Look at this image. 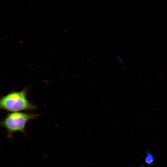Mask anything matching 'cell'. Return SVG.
<instances>
[{"instance_id": "cell-2", "label": "cell", "mask_w": 167, "mask_h": 167, "mask_svg": "<svg viewBox=\"0 0 167 167\" xmlns=\"http://www.w3.org/2000/svg\"><path fill=\"white\" fill-rule=\"evenodd\" d=\"M39 115L38 114L20 111L13 112L7 114L1 121L0 125L6 129L7 137L10 139L16 132H20L25 135V127L28 122L31 119L37 118Z\"/></svg>"}, {"instance_id": "cell-3", "label": "cell", "mask_w": 167, "mask_h": 167, "mask_svg": "<svg viewBox=\"0 0 167 167\" xmlns=\"http://www.w3.org/2000/svg\"><path fill=\"white\" fill-rule=\"evenodd\" d=\"M145 161L146 163L153 165L154 164V158L153 154L150 152H146V155L145 158Z\"/></svg>"}, {"instance_id": "cell-4", "label": "cell", "mask_w": 167, "mask_h": 167, "mask_svg": "<svg viewBox=\"0 0 167 167\" xmlns=\"http://www.w3.org/2000/svg\"><path fill=\"white\" fill-rule=\"evenodd\" d=\"M116 56L117 57L119 61L121 63L123 62L122 59L117 54H116Z\"/></svg>"}, {"instance_id": "cell-1", "label": "cell", "mask_w": 167, "mask_h": 167, "mask_svg": "<svg viewBox=\"0 0 167 167\" xmlns=\"http://www.w3.org/2000/svg\"><path fill=\"white\" fill-rule=\"evenodd\" d=\"M0 108L9 112L32 110L37 106L32 104L27 99V91L11 92L2 96L0 100Z\"/></svg>"}]
</instances>
